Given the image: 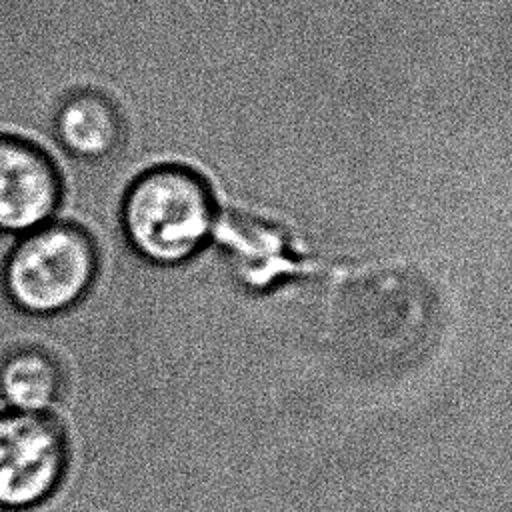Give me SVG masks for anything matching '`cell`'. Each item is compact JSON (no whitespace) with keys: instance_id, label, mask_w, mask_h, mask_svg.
I'll list each match as a JSON object with an SVG mask.
<instances>
[{"instance_id":"8992f818","label":"cell","mask_w":512,"mask_h":512,"mask_svg":"<svg viewBox=\"0 0 512 512\" xmlns=\"http://www.w3.org/2000/svg\"><path fill=\"white\" fill-rule=\"evenodd\" d=\"M62 390V366L44 348H16L0 362V400L6 410L50 414Z\"/></svg>"},{"instance_id":"5b68a950","label":"cell","mask_w":512,"mask_h":512,"mask_svg":"<svg viewBox=\"0 0 512 512\" xmlns=\"http://www.w3.org/2000/svg\"><path fill=\"white\" fill-rule=\"evenodd\" d=\"M54 138L74 158L102 160L122 144L124 122L104 94L78 90L66 96L56 110Z\"/></svg>"},{"instance_id":"6da1fadb","label":"cell","mask_w":512,"mask_h":512,"mask_svg":"<svg viewBox=\"0 0 512 512\" xmlns=\"http://www.w3.org/2000/svg\"><path fill=\"white\" fill-rule=\"evenodd\" d=\"M120 226L130 248L150 264L180 266L198 256L216 226V202L200 172L162 164L126 190Z\"/></svg>"},{"instance_id":"3957f363","label":"cell","mask_w":512,"mask_h":512,"mask_svg":"<svg viewBox=\"0 0 512 512\" xmlns=\"http://www.w3.org/2000/svg\"><path fill=\"white\" fill-rule=\"evenodd\" d=\"M66 470V436L52 414L0 412V508L44 502Z\"/></svg>"},{"instance_id":"277c9868","label":"cell","mask_w":512,"mask_h":512,"mask_svg":"<svg viewBox=\"0 0 512 512\" xmlns=\"http://www.w3.org/2000/svg\"><path fill=\"white\" fill-rule=\"evenodd\" d=\"M60 180L36 146L0 136V234L24 236L56 218Z\"/></svg>"},{"instance_id":"7a4b0ae2","label":"cell","mask_w":512,"mask_h":512,"mask_svg":"<svg viewBox=\"0 0 512 512\" xmlns=\"http://www.w3.org/2000/svg\"><path fill=\"white\" fill-rule=\"evenodd\" d=\"M96 248L90 236L52 220L18 236L4 266V288L22 312L50 316L76 306L96 278Z\"/></svg>"}]
</instances>
